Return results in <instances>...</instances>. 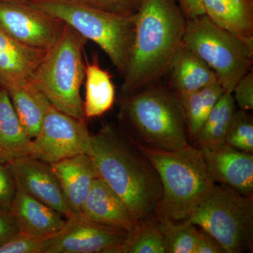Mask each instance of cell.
I'll list each match as a JSON object with an SVG mask.
<instances>
[{
	"label": "cell",
	"instance_id": "15",
	"mask_svg": "<svg viewBox=\"0 0 253 253\" xmlns=\"http://www.w3.org/2000/svg\"><path fill=\"white\" fill-rule=\"evenodd\" d=\"M50 165L59 179L68 207L73 214H80L93 181L99 177L92 156L79 154Z\"/></svg>",
	"mask_w": 253,
	"mask_h": 253
},
{
	"label": "cell",
	"instance_id": "5",
	"mask_svg": "<svg viewBox=\"0 0 253 253\" xmlns=\"http://www.w3.org/2000/svg\"><path fill=\"white\" fill-rule=\"evenodd\" d=\"M33 7L59 19L107 54L123 77L133 32L134 16L114 14L95 7L84 0H27Z\"/></svg>",
	"mask_w": 253,
	"mask_h": 253
},
{
	"label": "cell",
	"instance_id": "30",
	"mask_svg": "<svg viewBox=\"0 0 253 253\" xmlns=\"http://www.w3.org/2000/svg\"><path fill=\"white\" fill-rule=\"evenodd\" d=\"M95 7L114 13L132 16L144 0H84Z\"/></svg>",
	"mask_w": 253,
	"mask_h": 253
},
{
	"label": "cell",
	"instance_id": "27",
	"mask_svg": "<svg viewBox=\"0 0 253 253\" xmlns=\"http://www.w3.org/2000/svg\"><path fill=\"white\" fill-rule=\"evenodd\" d=\"M225 142L240 151L253 154V118L249 111L236 109Z\"/></svg>",
	"mask_w": 253,
	"mask_h": 253
},
{
	"label": "cell",
	"instance_id": "3",
	"mask_svg": "<svg viewBox=\"0 0 253 253\" xmlns=\"http://www.w3.org/2000/svg\"><path fill=\"white\" fill-rule=\"evenodd\" d=\"M118 121L137 147L174 151L191 144L180 100L168 86L155 84L121 97Z\"/></svg>",
	"mask_w": 253,
	"mask_h": 253
},
{
	"label": "cell",
	"instance_id": "26",
	"mask_svg": "<svg viewBox=\"0 0 253 253\" xmlns=\"http://www.w3.org/2000/svg\"><path fill=\"white\" fill-rule=\"evenodd\" d=\"M156 214L166 237L168 253H194L199 227L189 221L172 220Z\"/></svg>",
	"mask_w": 253,
	"mask_h": 253
},
{
	"label": "cell",
	"instance_id": "11",
	"mask_svg": "<svg viewBox=\"0 0 253 253\" xmlns=\"http://www.w3.org/2000/svg\"><path fill=\"white\" fill-rule=\"evenodd\" d=\"M64 23L26 1H0V28L23 44L46 50L57 39Z\"/></svg>",
	"mask_w": 253,
	"mask_h": 253
},
{
	"label": "cell",
	"instance_id": "34",
	"mask_svg": "<svg viewBox=\"0 0 253 253\" xmlns=\"http://www.w3.org/2000/svg\"><path fill=\"white\" fill-rule=\"evenodd\" d=\"M187 19L204 15L202 0H176Z\"/></svg>",
	"mask_w": 253,
	"mask_h": 253
},
{
	"label": "cell",
	"instance_id": "7",
	"mask_svg": "<svg viewBox=\"0 0 253 253\" xmlns=\"http://www.w3.org/2000/svg\"><path fill=\"white\" fill-rule=\"evenodd\" d=\"M182 44L211 68L224 92L253 70V46L213 23L206 15L187 19Z\"/></svg>",
	"mask_w": 253,
	"mask_h": 253
},
{
	"label": "cell",
	"instance_id": "16",
	"mask_svg": "<svg viewBox=\"0 0 253 253\" xmlns=\"http://www.w3.org/2000/svg\"><path fill=\"white\" fill-rule=\"evenodd\" d=\"M9 211L19 231L31 235L48 237L66 222L61 213L17 187Z\"/></svg>",
	"mask_w": 253,
	"mask_h": 253
},
{
	"label": "cell",
	"instance_id": "19",
	"mask_svg": "<svg viewBox=\"0 0 253 253\" xmlns=\"http://www.w3.org/2000/svg\"><path fill=\"white\" fill-rule=\"evenodd\" d=\"M9 94L11 104L32 139L40 130L51 103L35 81L1 83Z\"/></svg>",
	"mask_w": 253,
	"mask_h": 253
},
{
	"label": "cell",
	"instance_id": "1",
	"mask_svg": "<svg viewBox=\"0 0 253 253\" xmlns=\"http://www.w3.org/2000/svg\"><path fill=\"white\" fill-rule=\"evenodd\" d=\"M133 16L134 32L121 97L154 85L167 74L182 44L187 22L176 0H144Z\"/></svg>",
	"mask_w": 253,
	"mask_h": 253
},
{
	"label": "cell",
	"instance_id": "21",
	"mask_svg": "<svg viewBox=\"0 0 253 253\" xmlns=\"http://www.w3.org/2000/svg\"><path fill=\"white\" fill-rule=\"evenodd\" d=\"M32 139L18 118L9 94L0 86V163L31 156Z\"/></svg>",
	"mask_w": 253,
	"mask_h": 253
},
{
	"label": "cell",
	"instance_id": "12",
	"mask_svg": "<svg viewBox=\"0 0 253 253\" xmlns=\"http://www.w3.org/2000/svg\"><path fill=\"white\" fill-rule=\"evenodd\" d=\"M9 164L16 187L54 208L66 218L73 214L51 165L31 156L18 158Z\"/></svg>",
	"mask_w": 253,
	"mask_h": 253
},
{
	"label": "cell",
	"instance_id": "4",
	"mask_svg": "<svg viewBox=\"0 0 253 253\" xmlns=\"http://www.w3.org/2000/svg\"><path fill=\"white\" fill-rule=\"evenodd\" d=\"M138 148L152 163L162 184V198L155 213L187 220L216 184L201 150L192 144L174 151Z\"/></svg>",
	"mask_w": 253,
	"mask_h": 253
},
{
	"label": "cell",
	"instance_id": "8",
	"mask_svg": "<svg viewBox=\"0 0 253 253\" xmlns=\"http://www.w3.org/2000/svg\"><path fill=\"white\" fill-rule=\"evenodd\" d=\"M186 221L209 233L226 253L253 252V197L216 184Z\"/></svg>",
	"mask_w": 253,
	"mask_h": 253
},
{
	"label": "cell",
	"instance_id": "6",
	"mask_svg": "<svg viewBox=\"0 0 253 253\" xmlns=\"http://www.w3.org/2000/svg\"><path fill=\"white\" fill-rule=\"evenodd\" d=\"M87 40L68 25L46 49L35 81L56 109L85 121L81 89L85 78L83 49Z\"/></svg>",
	"mask_w": 253,
	"mask_h": 253
},
{
	"label": "cell",
	"instance_id": "13",
	"mask_svg": "<svg viewBox=\"0 0 253 253\" xmlns=\"http://www.w3.org/2000/svg\"><path fill=\"white\" fill-rule=\"evenodd\" d=\"M213 180L253 197V154L227 144L199 148Z\"/></svg>",
	"mask_w": 253,
	"mask_h": 253
},
{
	"label": "cell",
	"instance_id": "32",
	"mask_svg": "<svg viewBox=\"0 0 253 253\" xmlns=\"http://www.w3.org/2000/svg\"><path fill=\"white\" fill-rule=\"evenodd\" d=\"M194 253H226L220 244L204 229L199 227Z\"/></svg>",
	"mask_w": 253,
	"mask_h": 253
},
{
	"label": "cell",
	"instance_id": "25",
	"mask_svg": "<svg viewBox=\"0 0 253 253\" xmlns=\"http://www.w3.org/2000/svg\"><path fill=\"white\" fill-rule=\"evenodd\" d=\"M121 253H168L166 237L155 213L138 221Z\"/></svg>",
	"mask_w": 253,
	"mask_h": 253
},
{
	"label": "cell",
	"instance_id": "14",
	"mask_svg": "<svg viewBox=\"0 0 253 253\" xmlns=\"http://www.w3.org/2000/svg\"><path fill=\"white\" fill-rule=\"evenodd\" d=\"M81 213L91 220L131 232L138 221L129 208L101 177L93 181L81 208Z\"/></svg>",
	"mask_w": 253,
	"mask_h": 253
},
{
	"label": "cell",
	"instance_id": "10",
	"mask_svg": "<svg viewBox=\"0 0 253 253\" xmlns=\"http://www.w3.org/2000/svg\"><path fill=\"white\" fill-rule=\"evenodd\" d=\"M128 233L80 214L66 218L58 232L46 238L42 253H121Z\"/></svg>",
	"mask_w": 253,
	"mask_h": 253
},
{
	"label": "cell",
	"instance_id": "2",
	"mask_svg": "<svg viewBox=\"0 0 253 253\" xmlns=\"http://www.w3.org/2000/svg\"><path fill=\"white\" fill-rule=\"evenodd\" d=\"M91 156L99 177L121 196L136 221L156 212L163 195L160 176L118 126L107 123L92 135Z\"/></svg>",
	"mask_w": 253,
	"mask_h": 253
},
{
	"label": "cell",
	"instance_id": "9",
	"mask_svg": "<svg viewBox=\"0 0 253 253\" xmlns=\"http://www.w3.org/2000/svg\"><path fill=\"white\" fill-rule=\"evenodd\" d=\"M92 135L86 121L68 116L54 108L48 109L41 130L32 139L31 157L51 164L77 155H91Z\"/></svg>",
	"mask_w": 253,
	"mask_h": 253
},
{
	"label": "cell",
	"instance_id": "35",
	"mask_svg": "<svg viewBox=\"0 0 253 253\" xmlns=\"http://www.w3.org/2000/svg\"><path fill=\"white\" fill-rule=\"evenodd\" d=\"M27 1V0H0V1Z\"/></svg>",
	"mask_w": 253,
	"mask_h": 253
},
{
	"label": "cell",
	"instance_id": "31",
	"mask_svg": "<svg viewBox=\"0 0 253 253\" xmlns=\"http://www.w3.org/2000/svg\"><path fill=\"white\" fill-rule=\"evenodd\" d=\"M16 191V182L9 163H0V208L9 209Z\"/></svg>",
	"mask_w": 253,
	"mask_h": 253
},
{
	"label": "cell",
	"instance_id": "24",
	"mask_svg": "<svg viewBox=\"0 0 253 253\" xmlns=\"http://www.w3.org/2000/svg\"><path fill=\"white\" fill-rule=\"evenodd\" d=\"M237 109L232 93L224 92L210 113L193 145L201 148L225 144L228 129Z\"/></svg>",
	"mask_w": 253,
	"mask_h": 253
},
{
	"label": "cell",
	"instance_id": "28",
	"mask_svg": "<svg viewBox=\"0 0 253 253\" xmlns=\"http://www.w3.org/2000/svg\"><path fill=\"white\" fill-rule=\"evenodd\" d=\"M46 238L19 231L0 246V253H42Z\"/></svg>",
	"mask_w": 253,
	"mask_h": 253
},
{
	"label": "cell",
	"instance_id": "18",
	"mask_svg": "<svg viewBox=\"0 0 253 253\" xmlns=\"http://www.w3.org/2000/svg\"><path fill=\"white\" fill-rule=\"evenodd\" d=\"M45 51L23 44L0 28V84L35 80Z\"/></svg>",
	"mask_w": 253,
	"mask_h": 253
},
{
	"label": "cell",
	"instance_id": "29",
	"mask_svg": "<svg viewBox=\"0 0 253 253\" xmlns=\"http://www.w3.org/2000/svg\"><path fill=\"white\" fill-rule=\"evenodd\" d=\"M233 97L238 109L243 111L253 110V70L241 78L232 91Z\"/></svg>",
	"mask_w": 253,
	"mask_h": 253
},
{
	"label": "cell",
	"instance_id": "33",
	"mask_svg": "<svg viewBox=\"0 0 253 253\" xmlns=\"http://www.w3.org/2000/svg\"><path fill=\"white\" fill-rule=\"evenodd\" d=\"M19 232L9 209L0 208V246Z\"/></svg>",
	"mask_w": 253,
	"mask_h": 253
},
{
	"label": "cell",
	"instance_id": "17",
	"mask_svg": "<svg viewBox=\"0 0 253 253\" xmlns=\"http://www.w3.org/2000/svg\"><path fill=\"white\" fill-rule=\"evenodd\" d=\"M167 74L168 87L176 96L189 94L218 83L211 68L183 44L173 57Z\"/></svg>",
	"mask_w": 253,
	"mask_h": 253
},
{
	"label": "cell",
	"instance_id": "22",
	"mask_svg": "<svg viewBox=\"0 0 253 253\" xmlns=\"http://www.w3.org/2000/svg\"><path fill=\"white\" fill-rule=\"evenodd\" d=\"M86 93L84 112L86 118L103 116L114 104L116 90L111 76L97 62L85 65Z\"/></svg>",
	"mask_w": 253,
	"mask_h": 253
},
{
	"label": "cell",
	"instance_id": "23",
	"mask_svg": "<svg viewBox=\"0 0 253 253\" xmlns=\"http://www.w3.org/2000/svg\"><path fill=\"white\" fill-rule=\"evenodd\" d=\"M224 92L220 84L214 83L199 90L177 96L185 118L190 141L194 142L210 113Z\"/></svg>",
	"mask_w": 253,
	"mask_h": 253
},
{
	"label": "cell",
	"instance_id": "20",
	"mask_svg": "<svg viewBox=\"0 0 253 253\" xmlns=\"http://www.w3.org/2000/svg\"><path fill=\"white\" fill-rule=\"evenodd\" d=\"M213 23L253 46V0H202Z\"/></svg>",
	"mask_w": 253,
	"mask_h": 253
}]
</instances>
